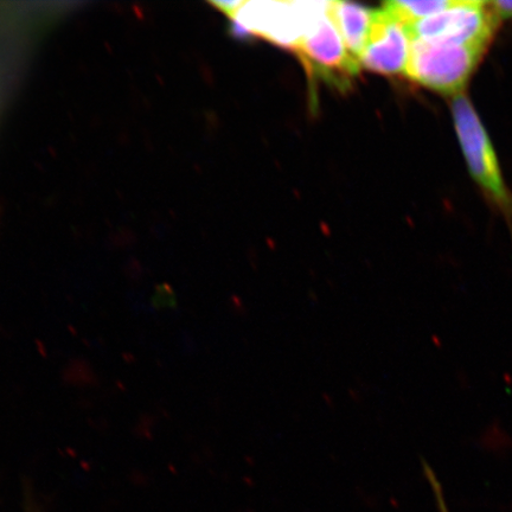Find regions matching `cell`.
<instances>
[{"label": "cell", "instance_id": "cell-3", "mask_svg": "<svg viewBox=\"0 0 512 512\" xmlns=\"http://www.w3.org/2000/svg\"><path fill=\"white\" fill-rule=\"evenodd\" d=\"M329 2H245L230 18L247 35L294 49L320 18Z\"/></svg>", "mask_w": 512, "mask_h": 512}, {"label": "cell", "instance_id": "cell-1", "mask_svg": "<svg viewBox=\"0 0 512 512\" xmlns=\"http://www.w3.org/2000/svg\"><path fill=\"white\" fill-rule=\"evenodd\" d=\"M488 49L479 44L412 41L405 75L420 86L457 98Z\"/></svg>", "mask_w": 512, "mask_h": 512}, {"label": "cell", "instance_id": "cell-10", "mask_svg": "<svg viewBox=\"0 0 512 512\" xmlns=\"http://www.w3.org/2000/svg\"><path fill=\"white\" fill-rule=\"evenodd\" d=\"M491 9L494 10L499 21L503 19H511L512 21V2H505V0H498V2H489Z\"/></svg>", "mask_w": 512, "mask_h": 512}, {"label": "cell", "instance_id": "cell-6", "mask_svg": "<svg viewBox=\"0 0 512 512\" xmlns=\"http://www.w3.org/2000/svg\"><path fill=\"white\" fill-rule=\"evenodd\" d=\"M411 44L406 25L383 6L374 12L367 47L360 57L361 67L381 75H405Z\"/></svg>", "mask_w": 512, "mask_h": 512}, {"label": "cell", "instance_id": "cell-9", "mask_svg": "<svg viewBox=\"0 0 512 512\" xmlns=\"http://www.w3.org/2000/svg\"><path fill=\"white\" fill-rule=\"evenodd\" d=\"M426 477L430 480V483L433 488V492L435 498H437L438 508L440 512H450L448 511L445 498L443 495V489H441L440 483L438 482L437 477H435L434 472L430 469V467L425 465Z\"/></svg>", "mask_w": 512, "mask_h": 512}, {"label": "cell", "instance_id": "cell-2", "mask_svg": "<svg viewBox=\"0 0 512 512\" xmlns=\"http://www.w3.org/2000/svg\"><path fill=\"white\" fill-rule=\"evenodd\" d=\"M452 117L470 174L488 200L512 222V194L489 138L471 101L462 94L453 98Z\"/></svg>", "mask_w": 512, "mask_h": 512}, {"label": "cell", "instance_id": "cell-7", "mask_svg": "<svg viewBox=\"0 0 512 512\" xmlns=\"http://www.w3.org/2000/svg\"><path fill=\"white\" fill-rule=\"evenodd\" d=\"M374 12L357 4L329 2L328 16L341 35L348 53L358 62L367 47Z\"/></svg>", "mask_w": 512, "mask_h": 512}, {"label": "cell", "instance_id": "cell-5", "mask_svg": "<svg viewBox=\"0 0 512 512\" xmlns=\"http://www.w3.org/2000/svg\"><path fill=\"white\" fill-rule=\"evenodd\" d=\"M293 51L302 60L309 75L339 89L349 87L351 80L360 72V62L348 53L328 12Z\"/></svg>", "mask_w": 512, "mask_h": 512}, {"label": "cell", "instance_id": "cell-11", "mask_svg": "<svg viewBox=\"0 0 512 512\" xmlns=\"http://www.w3.org/2000/svg\"><path fill=\"white\" fill-rule=\"evenodd\" d=\"M210 4L227 17L232 18L245 2H211Z\"/></svg>", "mask_w": 512, "mask_h": 512}, {"label": "cell", "instance_id": "cell-4", "mask_svg": "<svg viewBox=\"0 0 512 512\" xmlns=\"http://www.w3.org/2000/svg\"><path fill=\"white\" fill-rule=\"evenodd\" d=\"M499 18L489 2L458 0L451 9L408 25L412 41L479 44L490 47L499 28Z\"/></svg>", "mask_w": 512, "mask_h": 512}, {"label": "cell", "instance_id": "cell-8", "mask_svg": "<svg viewBox=\"0 0 512 512\" xmlns=\"http://www.w3.org/2000/svg\"><path fill=\"white\" fill-rule=\"evenodd\" d=\"M457 2L458 0H427V2H400V0H396V2L384 3L383 6L408 27V25L421 21V19L451 9Z\"/></svg>", "mask_w": 512, "mask_h": 512}]
</instances>
